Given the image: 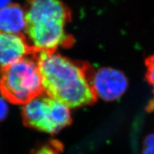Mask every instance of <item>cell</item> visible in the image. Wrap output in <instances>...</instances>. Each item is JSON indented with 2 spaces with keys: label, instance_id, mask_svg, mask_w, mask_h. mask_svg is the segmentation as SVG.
Returning a JSON list of instances; mask_svg holds the SVG:
<instances>
[{
  "label": "cell",
  "instance_id": "obj_6",
  "mask_svg": "<svg viewBox=\"0 0 154 154\" xmlns=\"http://www.w3.org/2000/svg\"><path fill=\"white\" fill-rule=\"evenodd\" d=\"M30 47L22 35L0 32V72L13 63L27 57Z\"/></svg>",
  "mask_w": 154,
  "mask_h": 154
},
{
  "label": "cell",
  "instance_id": "obj_1",
  "mask_svg": "<svg viewBox=\"0 0 154 154\" xmlns=\"http://www.w3.org/2000/svg\"><path fill=\"white\" fill-rule=\"evenodd\" d=\"M43 91L69 108L91 105L97 99L91 84L93 73L54 51H42L37 58Z\"/></svg>",
  "mask_w": 154,
  "mask_h": 154
},
{
  "label": "cell",
  "instance_id": "obj_11",
  "mask_svg": "<svg viewBox=\"0 0 154 154\" xmlns=\"http://www.w3.org/2000/svg\"><path fill=\"white\" fill-rule=\"evenodd\" d=\"M8 112V106L6 102L0 98V121L4 120Z\"/></svg>",
  "mask_w": 154,
  "mask_h": 154
},
{
  "label": "cell",
  "instance_id": "obj_8",
  "mask_svg": "<svg viewBox=\"0 0 154 154\" xmlns=\"http://www.w3.org/2000/svg\"><path fill=\"white\" fill-rule=\"evenodd\" d=\"M62 145L57 140H50L34 149L32 154H60Z\"/></svg>",
  "mask_w": 154,
  "mask_h": 154
},
{
  "label": "cell",
  "instance_id": "obj_10",
  "mask_svg": "<svg viewBox=\"0 0 154 154\" xmlns=\"http://www.w3.org/2000/svg\"><path fill=\"white\" fill-rule=\"evenodd\" d=\"M142 154H154V134L147 135L144 138Z\"/></svg>",
  "mask_w": 154,
  "mask_h": 154
},
{
  "label": "cell",
  "instance_id": "obj_4",
  "mask_svg": "<svg viewBox=\"0 0 154 154\" xmlns=\"http://www.w3.org/2000/svg\"><path fill=\"white\" fill-rule=\"evenodd\" d=\"M22 116L26 126L55 134L72 123L70 108L48 96L39 95L26 103Z\"/></svg>",
  "mask_w": 154,
  "mask_h": 154
},
{
  "label": "cell",
  "instance_id": "obj_12",
  "mask_svg": "<svg viewBox=\"0 0 154 154\" xmlns=\"http://www.w3.org/2000/svg\"><path fill=\"white\" fill-rule=\"evenodd\" d=\"M9 0H0V9L5 7V6L9 5Z\"/></svg>",
  "mask_w": 154,
  "mask_h": 154
},
{
  "label": "cell",
  "instance_id": "obj_5",
  "mask_svg": "<svg viewBox=\"0 0 154 154\" xmlns=\"http://www.w3.org/2000/svg\"><path fill=\"white\" fill-rule=\"evenodd\" d=\"M91 84L96 96L106 101H113L126 91L128 82L121 71L111 67H103L92 74Z\"/></svg>",
  "mask_w": 154,
  "mask_h": 154
},
{
  "label": "cell",
  "instance_id": "obj_9",
  "mask_svg": "<svg viewBox=\"0 0 154 154\" xmlns=\"http://www.w3.org/2000/svg\"><path fill=\"white\" fill-rule=\"evenodd\" d=\"M145 66L146 81L153 88L154 92V54L146 58Z\"/></svg>",
  "mask_w": 154,
  "mask_h": 154
},
{
  "label": "cell",
  "instance_id": "obj_7",
  "mask_svg": "<svg viewBox=\"0 0 154 154\" xmlns=\"http://www.w3.org/2000/svg\"><path fill=\"white\" fill-rule=\"evenodd\" d=\"M26 26V12L20 6L9 4L0 9V32L21 35Z\"/></svg>",
  "mask_w": 154,
  "mask_h": 154
},
{
  "label": "cell",
  "instance_id": "obj_2",
  "mask_svg": "<svg viewBox=\"0 0 154 154\" xmlns=\"http://www.w3.org/2000/svg\"><path fill=\"white\" fill-rule=\"evenodd\" d=\"M25 12L30 47L40 52L54 51L70 41L66 31L69 11L61 0H29Z\"/></svg>",
  "mask_w": 154,
  "mask_h": 154
},
{
  "label": "cell",
  "instance_id": "obj_3",
  "mask_svg": "<svg viewBox=\"0 0 154 154\" xmlns=\"http://www.w3.org/2000/svg\"><path fill=\"white\" fill-rule=\"evenodd\" d=\"M0 91L6 99L19 104L41 95L43 87L37 60L27 56L3 69Z\"/></svg>",
  "mask_w": 154,
  "mask_h": 154
}]
</instances>
